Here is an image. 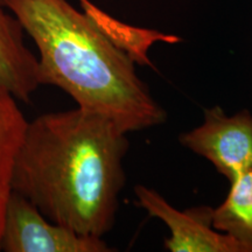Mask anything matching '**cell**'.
Wrapping results in <instances>:
<instances>
[{"label":"cell","mask_w":252,"mask_h":252,"mask_svg":"<svg viewBox=\"0 0 252 252\" xmlns=\"http://www.w3.org/2000/svg\"><path fill=\"white\" fill-rule=\"evenodd\" d=\"M39 50L41 84L55 86L77 106L123 131L162 124L167 115L137 75L134 61L88 13L67 0H0Z\"/></svg>","instance_id":"cell-2"},{"label":"cell","mask_w":252,"mask_h":252,"mask_svg":"<svg viewBox=\"0 0 252 252\" xmlns=\"http://www.w3.org/2000/svg\"><path fill=\"white\" fill-rule=\"evenodd\" d=\"M19 20L0 4V88L30 102L41 84L39 61L25 43Z\"/></svg>","instance_id":"cell-6"},{"label":"cell","mask_w":252,"mask_h":252,"mask_svg":"<svg viewBox=\"0 0 252 252\" xmlns=\"http://www.w3.org/2000/svg\"><path fill=\"white\" fill-rule=\"evenodd\" d=\"M27 119L19 108L18 99L0 88V234L5 208L11 194V178L15 156L23 141Z\"/></svg>","instance_id":"cell-8"},{"label":"cell","mask_w":252,"mask_h":252,"mask_svg":"<svg viewBox=\"0 0 252 252\" xmlns=\"http://www.w3.org/2000/svg\"><path fill=\"white\" fill-rule=\"evenodd\" d=\"M0 251L109 252L102 237L84 236L47 219L30 201L11 191L6 203Z\"/></svg>","instance_id":"cell-3"},{"label":"cell","mask_w":252,"mask_h":252,"mask_svg":"<svg viewBox=\"0 0 252 252\" xmlns=\"http://www.w3.org/2000/svg\"><path fill=\"white\" fill-rule=\"evenodd\" d=\"M128 146L126 132L98 112L41 115L27 124L11 190L52 222L103 238L116 222Z\"/></svg>","instance_id":"cell-1"},{"label":"cell","mask_w":252,"mask_h":252,"mask_svg":"<svg viewBox=\"0 0 252 252\" xmlns=\"http://www.w3.org/2000/svg\"><path fill=\"white\" fill-rule=\"evenodd\" d=\"M230 184L225 200L213 209V226L252 252V167Z\"/></svg>","instance_id":"cell-7"},{"label":"cell","mask_w":252,"mask_h":252,"mask_svg":"<svg viewBox=\"0 0 252 252\" xmlns=\"http://www.w3.org/2000/svg\"><path fill=\"white\" fill-rule=\"evenodd\" d=\"M82 1H84V0H82Z\"/></svg>","instance_id":"cell-9"},{"label":"cell","mask_w":252,"mask_h":252,"mask_svg":"<svg viewBox=\"0 0 252 252\" xmlns=\"http://www.w3.org/2000/svg\"><path fill=\"white\" fill-rule=\"evenodd\" d=\"M179 140L209 160L230 182L252 167V115L247 110L226 116L219 105L206 109L202 125Z\"/></svg>","instance_id":"cell-4"},{"label":"cell","mask_w":252,"mask_h":252,"mask_svg":"<svg viewBox=\"0 0 252 252\" xmlns=\"http://www.w3.org/2000/svg\"><path fill=\"white\" fill-rule=\"evenodd\" d=\"M138 204L149 215L162 220L171 236L165 248L172 252H245L239 242L213 226L212 207H195L180 212L154 189L135 186Z\"/></svg>","instance_id":"cell-5"}]
</instances>
